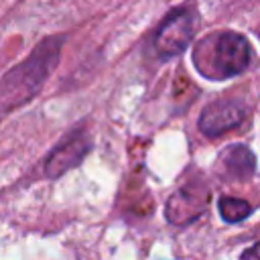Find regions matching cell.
Returning a JSON list of instances; mask_svg holds the SVG:
<instances>
[{
	"mask_svg": "<svg viewBox=\"0 0 260 260\" xmlns=\"http://www.w3.org/2000/svg\"><path fill=\"white\" fill-rule=\"evenodd\" d=\"M63 37H49L41 41L30 55L12 67L0 81V112H8L26 104L45 85L47 77L59 63Z\"/></svg>",
	"mask_w": 260,
	"mask_h": 260,
	"instance_id": "obj_1",
	"label": "cell"
},
{
	"mask_svg": "<svg viewBox=\"0 0 260 260\" xmlns=\"http://www.w3.org/2000/svg\"><path fill=\"white\" fill-rule=\"evenodd\" d=\"M250 61L252 47L248 39L234 30H221L205 37L193 53V63L199 73L211 79H225L244 73Z\"/></svg>",
	"mask_w": 260,
	"mask_h": 260,
	"instance_id": "obj_2",
	"label": "cell"
},
{
	"mask_svg": "<svg viewBox=\"0 0 260 260\" xmlns=\"http://www.w3.org/2000/svg\"><path fill=\"white\" fill-rule=\"evenodd\" d=\"M195 32V14L189 8H177L167 14V18L160 22L156 37H154V49L160 57H173L187 49Z\"/></svg>",
	"mask_w": 260,
	"mask_h": 260,
	"instance_id": "obj_3",
	"label": "cell"
},
{
	"mask_svg": "<svg viewBox=\"0 0 260 260\" xmlns=\"http://www.w3.org/2000/svg\"><path fill=\"white\" fill-rule=\"evenodd\" d=\"M89 138L85 136L83 130H75L67 134L47 156L45 160V175L55 179L67 173L69 169H75L87 154L89 150Z\"/></svg>",
	"mask_w": 260,
	"mask_h": 260,
	"instance_id": "obj_4",
	"label": "cell"
},
{
	"mask_svg": "<svg viewBox=\"0 0 260 260\" xmlns=\"http://www.w3.org/2000/svg\"><path fill=\"white\" fill-rule=\"evenodd\" d=\"M244 104L238 100H217L203 108L199 116V130L205 136H219L244 120Z\"/></svg>",
	"mask_w": 260,
	"mask_h": 260,
	"instance_id": "obj_5",
	"label": "cell"
},
{
	"mask_svg": "<svg viewBox=\"0 0 260 260\" xmlns=\"http://www.w3.org/2000/svg\"><path fill=\"white\" fill-rule=\"evenodd\" d=\"M209 193L205 189H193V187H185L181 191H177L169 203H167V219L171 223H187L193 221L195 217H199L207 205Z\"/></svg>",
	"mask_w": 260,
	"mask_h": 260,
	"instance_id": "obj_6",
	"label": "cell"
},
{
	"mask_svg": "<svg viewBox=\"0 0 260 260\" xmlns=\"http://www.w3.org/2000/svg\"><path fill=\"white\" fill-rule=\"evenodd\" d=\"M256 158L252 150L244 144H232L221 150L217 158V173L230 181H244L254 175Z\"/></svg>",
	"mask_w": 260,
	"mask_h": 260,
	"instance_id": "obj_7",
	"label": "cell"
},
{
	"mask_svg": "<svg viewBox=\"0 0 260 260\" xmlns=\"http://www.w3.org/2000/svg\"><path fill=\"white\" fill-rule=\"evenodd\" d=\"M217 209H219V215L230 223H238L252 213V205L238 197H221L217 203Z\"/></svg>",
	"mask_w": 260,
	"mask_h": 260,
	"instance_id": "obj_8",
	"label": "cell"
},
{
	"mask_svg": "<svg viewBox=\"0 0 260 260\" xmlns=\"http://www.w3.org/2000/svg\"><path fill=\"white\" fill-rule=\"evenodd\" d=\"M240 260H260V242H256L254 246H250L248 250H244Z\"/></svg>",
	"mask_w": 260,
	"mask_h": 260,
	"instance_id": "obj_9",
	"label": "cell"
}]
</instances>
